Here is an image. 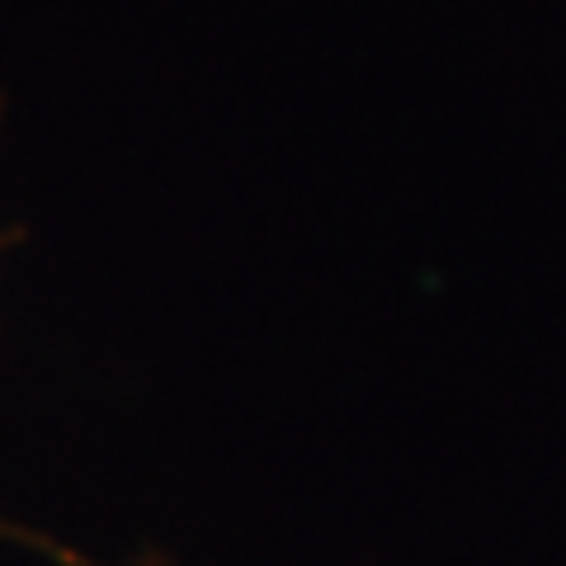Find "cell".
<instances>
[{
  "mask_svg": "<svg viewBox=\"0 0 566 566\" xmlns=\"http://www.w3.org/2000/svg\"><path fill=\"white\" fill-rule=\"evenodd\" d=\"M0 534H10V528H6V524H0Z\"/></svg>",
  "mask_w": 566,
  "mask_h": 566,
  "instance_id": "obj_1",
  "label": "cell"
}]
</instances>
